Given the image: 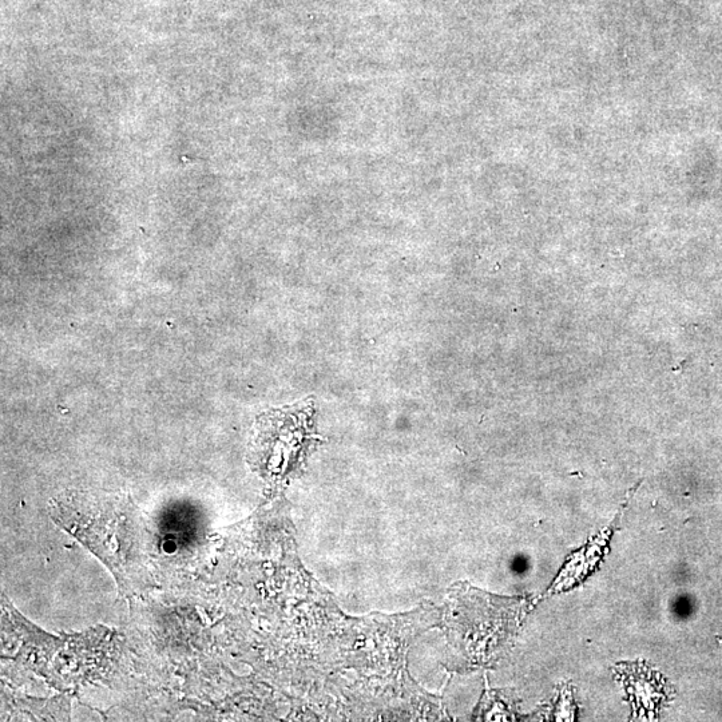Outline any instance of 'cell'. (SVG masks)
I'll return each instance as SVG.
<instances>
[{
  "label": "cell",
  "instance_id": "obj_2",
  "mask_svg": "<svg viewBox=\"0 0 722 722\" xmlns=\"http://www.w3.org/2000/svg\"><path fill=\"white\" fill-rule=\"evenodd\" d=\"M313 406L300 404L261 415L251 444L252 467L268 483H283L297 470L311 443Z\"/></svg>",
  "mask_w": 722,
  "mask_h": 722
},
{
  "label": "cell",
  "instance_id": "obj_1",
  "mask_svg": "<svg viewBox=\"0 0 722 722\" xmlns=\"http://www.w3.org/2000/svg\"><path fill=\"white\" fill-rule=\"evenodd\" d=\"M49 513L110 570L122 595L134 597L156 587L158 539L130 499L63 494L51 502Z\"/></svg>",
  "mask_w": 722,
  "mask_h": 722
}]
</instances>
